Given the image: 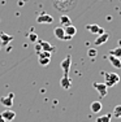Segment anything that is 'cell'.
Masks as SVG:
<instances>
[{"label":"cell","instance_id":"obj_7","mask_svg":"<svg viewBox=\"0 0 121 122\" xmlns=\"http://www.w3.org/2000/svg\"><path fill=\"white\" fill-rule=\"evenodd\" d=\"M86 29H87L89 31H90L91 34H94V35H100V34L104 33V29L100 27V26H98L96 24H90L86 26Z\"/></svg>","mask_w":121,"mask_h":122},{"label":"cell","instance_id":"obj_18","mask_svg":"<svg viewBox=\"0 0 121 122\" xmlns=\"http://www.w3.org/2000/svg\"><path fill=\"white\" fill-rule=\"evenodd\" d=\"M108 55H112V56H116V57H119V59H121V46L111 49V51L108 52Z\"/></svg>","mask_w":121,"mask_h":122},{"label":"cell","instance_id":"obj_9","mask_svg":"<svg viewBox=\"0 0 121 122\" xmlns=\"http://www.w3.org/2000/svg\"><path fill=\"white\" fill-rule=\"evenodd\" d=\"M0 116H1V117L4 118L7 122H8V121H13L14 118H16V113H14L13 110H11V108H7L5 110H3Z\"/></svg>","mask_w":121,"mask_h":122},{"label":"cell","instance_id":"obj_25","mask_svg":"<svg viewBox=\"0 0 121 122\" xmlns=\"http://www.w3.org/2000/svg\"><path fill=\"white\" fill-rule=\"evenodd\" d=\"M37 44L34 46V49H35V52L37 53H39V52H42V46H40V43H39V40H37Z\"/></svg>","mask_w":121,"mask_h":122},{"label":"cell","instance_id":"obj_15","mask_svg":"<svg viewBox=\"0 0 121 122\" xmlns=\"http://www.w3.org/2000/svg\"><path fill=\"white\" fill-rule=\"evenodd\" d=\"M60 24H61L63 27H67V26L72 25V20H70V17L67 16V14H61V16H60Z\"/></svg>","mask_w":121,"mask_h":122},{"label":"cell","instance_id":"obj_10","mask_svg":"<svg viewBox=\"0 0 121 122\" xmlns=\"http://www.w3.org/2000/svg\"><path fill=\"white\" fill-rule=\"evenodd\" d=\"M70 3H73V0H53V7L57 8V9H60V7H61L63 4L65 5L64 7V12L65 10H68V4H70Z\"/></svg>","mask_w":121,"mask_h":122},{"label":"cell","instance_id":"obj_8","mask_svg":"<svg viewBox=\"0 0 121 122\" xmlns=\"http://www.w3.org/2000/svg\"><path fill=\"white\" fill-rule=\"evenodd\" d=\"M108 39H109V34H108V33H105V31H104L103 34H100V35H98V36H96V39H95L94 44L96 46V47H99V46H103V44H105Z\"/></svg>","mask_w":121,"mask_h":122},{"label":"cell","instance_id":"obj_1","mask_svg":"<svg viewBox=\"0 0 121 122\" xmlns=\"http://www.w3.org/2000/svg\"><path fill=\"white\" fill-rule=\"evenodd\" d=\"M120 82V75L116 73H105L104 74V83L108 87H113Z\"/></svg>","mask_w":121,"mask_h":122},{"label":"cell","instance_id":"obj_12","mask_svg":"<svg viewBox=\"0 0 121 122\" xmlns=\"http://www.w3.org/2000/svg\"><path fill=\"white\" fill-rule=\"evenodd\" d=\"M12 40H13L12 35H8V34H5V33H0V42H1L3 46H8Z\"/></svg>","mask_w":121,"mask_h":122},{"label":"cell","instance_id":"obj_13","mask_svg":"<svg viewBox=\"0 0 121 122\" xmlns=\"http://www.w3.org/2000/svg\"><path fill=\"white\" fill-rule=\"evenodd\" d=\"M108 60L112 64V66H115L116 69H121V59H119L116 56H112V55H108Z\"/></svg>","mask_w":121,"mask_h":122},{"label":"cell","instance_id":"obj_14","mask_svg":"<svg viewBox=\"0 0 121 122\" xmlns=\"http://www.w3.org/2000/svg\"><path fill=\"white\" fill-rule=\"evenodd\" d=\"M60 86H61L64 90H69L72 87L70 78H69V77H64V75H63V78L60 79Z\"/></svg>","mask_w":121,"mask_h":122},{"label":"cell","instance_id":"obj_17","mask_svg":"<svg viewBox=\"0 0 121 122\" xmlns=\"http://www.w3.org/2000/svg\"><path fill=\"white\" fill-rule=\"evenodd\" d=\"M64 30H65V34H68V35L72 36V38L77 34V29L74 27L73 25H69V26H67V27H64Z\"/></svg>","mask_w":121,"mask_h":122},{"label":"cell","instance_id":"obj_2","mask_svg":"<svg viewBox=\"0 0 121 122\" xmlns=\"http://www.w3.org/2000/svg\"><path fill=\"white\" fill-rule=\"evenodd\" d=\"M35 22L38 25H51L53 22V17L48 13H40L38 17H37Z\"/></svg>","mask_w":121,"mask_h":122},{"label":"cell","instance_id":"obj_27","mask_svg":"<svg viewBox=\"0 0 121 122\" xmlns=\"http://www.w3.org/2000/svg\"><path fill=\"white\" fill-rule=\"evenodd\" d=\"M117 44H119V46H121V39H119V42H117Z\"/></svg>","mask_w":121,"mask_h":122},{"label":"cell","instance_id":"obj_24","mask_svg":"<svg viewBox=\"0 0 121 122\" xmlns=\"http://www.w3.org/2000/svg\"><path fill=\"white\" fill-rule=\"evenodd\" d=\"M87 55H89V57H95V56L98 55V51H96L95 48H89Z\"/></svg>","mask_w":121,"mask_h":122},{"label":"cell","instance_id":"obj_26","mask_svg":"<svg viewBox=\"0 0 121 122\" xmlns=\"http://www.w3.org/2000/svg\"><path fill=\"white\" fill-rule=\"evenodd\" d=\"M0 122H7V121H5V120H4V118H3V117H1V116H0Z\"/></svg>","mask_w":121,"mask_h":122},{"label":"cell","instance_id":"obj_21","mask_svg":"<svg viewBox=\"0 0 121 122\" xmlns=\"http://www.w3.org/2000/svg\"><path fill=\"white\" fill-rule=\"evenodd\" d=\"M51 52H47V51H42V52H39L38 53V57L39 59H42V57H47V59H51Z\"/></svg>","mask_w":121,"mask_h":122},{"label":"cell","instance_id":"obj_6","mask_svg":"<svg viewBox=\"0 0 121 122\" xmlns=\"http://www.w3.org/2000/svg\"><path fill=\"white\" fill-rule=\"evenodd\" d=\"M94 88L98 91L100 97H105L107 96V92H108V87L105 86V83H98V82H94L93 83Z\"/></svg>","mask_w":121,"mask_h":122},{"label":"cell","instance_id":"obj_11","mask_svg":"<svg viewBox=\"0 0 121 122\" xmlns=\"http://www.w3.org/2000/svg\"><path fill=\"white\" fill-rule=\"evenodd\" d=\"M39 40V39H38ZM39 43H40V46H42V51H47V52H55V48L51 43H48V42H44V40H39Z\"/></svg>","mask_w":121,"mask_h":122},{"label":"cell","instance_id":"obj_16","mask_svg":"<svg viewBox=\"0 0 121 122\" xmlns=\"http://www.w3.org/2000/svg\"><path fill=\"white\" fill-rule=\"evenodd\" d=\"M102 108H103V105H102L100 101H93L91 105H90V109L93 113H99L100 110H102Z\"/></svg>","mask_w":121,"mask_h":122},{"label":"cell","instance_id":"obj_5","mask_svg":"<svg viewBox=\"0 0 121 122\" xmlns=\"http://www.w3.org/2000/svg\"><path fill=\"white\" fill-rule=\"evenodd\" d=\"M70 65H72V56H70V55H68V56L61 61V69H63V71H64V77H69Z\"/></svg>","mask_w":121,"mask_h":122},{"label":"cell","instance_id":"obj_23","mask_svg":"<svg viewBox=\"0 0 121 122\" xmlns=\"http://www.w3.org/2000/svg\"><path fill=\"white\" fill-rule=\"evenodd\" d=\"M29 40H30V42H33V43H35L37 40H38V35H37L35 33H33V31H31V33L29 34Z\"/></svg>","mask_w":121,"mask_h":122},{"label":"cell","instance_id":"obj_20","mask_svg":"<svg viewBox=\"0 0 121 122\" xmlns=\"http://www.w3.org/2000/svg\"><path fill=\"white\" fill-rule=\"evenodd\" d=\"M113 116L116 118H119V120L121 118V105H116L113 108Z\"/></svg>","mask_w":121,"mask_h":122},{"label":"cell","instance_id":"obj_19","mask_svg":"<svg viewBox=\"0 0 121 122\" xmlns=\"http://www.w3.org/2000/svg\"><path fill=\"white\" fill-rule=\"evenodd\" d=\"M96 122H111V114H103L98 117Z\"/></svg>","mask_w":121,"mask_h":122},{"label":"cell","instance_id":"obj_4","mask_svg":"<svg viewBox=\"0 0 121 122\" xmlns=\"http://www.w3.org/2000/svg\"><path fill=\"white\" fill-rule=\"evenodd\" d=\"M13 99H14V94L11 92L7 96H1L0 97V104L3 107H7V108H12L13 107Z\"/></svg>","mask_w":121,"mask_h":122},{"label":"cell","instance_id":"obj_3","mask_svg":"<svg viewBox=\"0 0 121 122\" xmlns=\"http://www.w3.org/2000/svg\"><path fill=\"white\" fill-rule=\"evenodd\" d=\"M53 35H55V38H57L59 40H63V42L72 39V36H69L68 34H65V30H64L63 26H59V27L55 29V30H53Z\"/></svg>","mask_w":121,"mask_h":122},{"label":"cell","instance_id":"obj_22","mask_svg":"<svg viewBox=\"0 0 121 122\" xmlns=\"http://www.w3.org/2000/svg\"><path fill=\"white\" fill-rule=\"evenodd\" d=\"M50 62H51V59H47V57H42V59H39V64L42 66H47Z\"/></svg>","mask_w":121,"mask_h":122}]
</instances>
